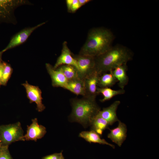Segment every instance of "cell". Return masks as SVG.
<instances>
[{
    "label": "cell",
    "mask_w": 159,
    "mask_h": 159,
    "mask_svg": "<svg viewBox=\"0 0 159 159\" xmlns=\"http://www.w3.org/2000/svg\"><path fill=\"white\" fill-rule=\"evenodd\" d=\"M32 4L26 0H0V21L16 23L14 14L15 10L19 6Z\"/></svg>",
    "instance_id": "5"
},
{
    "label": "cell",
    "mask_w": 159,
    "mask_h": 159,
    "mask_svg": "<svg viewBox=\"0 0 159 159\" xmlns=\"http://www.w3.org/2000/svg\"><path fill=\"white\" fill-rule=\"evenodd\" d=\"M25 88L27 97L30 103L35 102L37 105V109L39 112H41L45 108L42 102V91L38 86L31 85L27 81L22 84Z\"/></svg>",
    "instance_id": "9"
},
{
    "label": "cell",
    "mask_w": 159,
    "mask_h": 159,
    "mask_svg": "<svg viewBox=\"0 0 159 159\" xmlns=\"http://www.w3.org/2000/svg\"><path fill=\"white\" fill-rule=\"evenodd\" d=\"M0 159H13L8 149V146H3L0 153Z\"/></svg>",
    "instance_id": "23"
},
{
    "label": "cell",
    "mask_w": 159,
    "mask_h": 159,
    "mask_svg": "<svg viewBox=\"0 0 159 159\" xmlns=\"http://www.w3.org/2000/svg\"><path fill=\"white\" fill-rule=\"evenodd\" d=\"M90 126L91 130H93L100 136L106 129H109L110 125L108 122L98 114L92 119Z\"/></svg>",
    "instance_id": "18"
},
{
    "label": "cell",
    "mask_w": 159,
    "mask_h": 159,
    "mask_svg": "<svg viewBox=\"0 0 159 159\" xmlns=\"http://www.w3.org/2000/svg\"><path fill=\"white\" fill-rule=\"evenodd\" d=\"M45 24V22H44L34 26L26 28L21 30L12 37L8 45L2 51L4 52L23 43L35 30Z\"/></svg>",
    "instance_id": "7"
},
{
    "label": "cell",
    "mask_w": 159,
    "mask_h": 159,
    "mask_svg": "<svg viewBox=\"0 0 159 159\" xmlns=\"http://www.w3.org/2000/svg\"><path fill=\"white\" fill-rule=\"evenodd\" d=\"M3 146H2L0 144V153L2 149Z\"/></svg>",
    "instance_id": "30"
},
{
    "label": "cell",
    "mask_w": 159,
    "mask_h": 159,
    "mask_svg": "<svg viewBox=\"0 0 159 159\" xmlns=\"http://www.w3.org/2000/svg\"><path fill=\"white\" fill-rule=\"evenodd\" d=\"M47 132L45 127L38 124L37 119L32 120V123L27 126L26 134L24 135L21 141L34 140L36 141L37 140L43 138Z\"/></svg>",
    "instance_id": "8"
},
{
    "label": "cell",
    "mask_w": 159,
    "mask_h": 159,
    "mask_svg": "<svg viewBox=\"0 0 159 159\" xmlns=\"http://www.w3.org/2000/svg\"><path fill=\"white\" fill-rule=\"evenodd\" d=\"M58 67L68 81L79 78L78 71L75 67L71 65H64Z\"/></svg>",
    "instance_id": "21"
},
{
    "label": "cell",
    "mask_w": 159,
    "mask_h": 159,
    "mask_svg": "<svg viewBox=\"0 0 159 159\" xmlns=\"http://www.w3.org/2000/svg\"><path fill=\"white\" fill-rule=\"evenodd\" d=\"M127 64H125L116 67L111 71L118 82V85L120 89H124L129 82V79L127 73Z\"/></svg>",
    "instance_id": "15"
},
{
    "label": "cell",
    "mask_w": 159,
    "mask_h": 159,
    "mask_svg": "<svg viewBox=\"0 0 159 159\" xmlns=\"http://www.w3.org/2000/svg\"><path fill=\"white\" fill-rule=\"evenodd\" d=\"M62 151L60 153L54 154L46 156L42 159H59L63 156Z\"/></svg>",
    "instance_id": "24"
},
{
    "label": "cell",
    "mask_w": 159,
    "mask_h": 159,
    "mask_svg": "<svg viewBox=\"0 0 159 159\" xmlns=\"http://www.w3.org/2000/svg\"><path fill=\"white\" fill-rule=\"evenodd\" d=\"M23 133L19 122L0 125V144L2 146H9L12 143L21 141Z\"/></svg>",
    "instance_id": "4"
},
{
    "label": "cell",
    "mask_w": 159,
    "mask_h": 159,
    "mask_svg": "<svg viewBox=\"0 0 159 159\" xmlns=\"http://www.w3.org/2000/svg\"><path fill=\"white\" fill-rule=\"evenodd\" d=\"M95 99L87 97L72 99V110L70 116L72 121L79 122L85 127L90 125L92 118L100 110Z\"/></svg>",
    "instance_id": "3"
},
{
    "label": "cell",
    "mask_w": 159,
    "mask_h": 159,
    "mask_svg": "<svg viewBox=\"0 0 159 159\" xmlns=\"http://www.w3.org/2000/svg\"><path fill=\"white\" fill-rule=\"evenodd\" d=\"M73 1V0H67L66 1L67 10L69 12H71V8Z\"/></svg>",
    "instance_id": "27"
},
{
    "label": "cell",
    "mask_w": 159,
    "mask_h": 159,
    "mask_svg": "<svg viewBox=\"0 0 159 159\" xmlns=\"http://www.w3.org/2000/svg\"><path fill=\"white\" fill-rule=\"evenodd\" d=\"M133 56L132 51L125 46H112L104 53L95 57L96 70L100 75L110 72L119 66L127 64Z\"/></svg>",
    "instance_id": "1"
},
{
    "label": "cell",
    "mask_w": 159,
    "mask_h": 159,
    "mask_svg": "<svg viewBox=\"0 0 159 159\" xmlns=\"http://www.w3.org/2000/svg\"><path fill=\"white\" fill-rule=\"evenodd\" d=\"M59 159H65L63 156V155Z\"/></svg>",
    "instance_id": "31"
},
{
    "label": "cell",
    "mask_w": 159,
    "mask_h": 159,
    "mask_svg": "<svg viewBox=\"0 0 159 159\" xmlns=\"http://www.w3.org/2000/svg\"><path fill=\"white\" fill-rule=\"evenodd\" d=\"M13 69L10 65L5 62L1 83V85H5L10 78Z\"/></svg>",
    "instance_id": "22"
},
{
    "label": "cell",
    "mask_w": 159,
    "mask_h": 159,
    "mask_svg": "<svg viewBox=\"0 0 159 159\" xmlns=\"http://www.w3.org/2000/svg\"><path fill=\"white\" fill-rule=\"evenodd\" d=\"M114 39V36L110 30L101 28H94L89 32L79 54L97 57L112 47Z\"/></svg>",
    "instance_id": "2"
},
{
    "label": "cell",
    "mask_w": 159,
    "mask_h": 159,
    "mask_svg": "<svg viewBox=\"0 0 159 159\" xmlns=\"http://www.w3.org/2000/svg\"><path fill=\"white\" fill-rule=\"evenodd\" d=\"M46 67L51 78L52 86L61 87L65 89L68 80L60 69L59 67L54 69L49 63L46 64Z\"/></svg>",
    "instance_id": "11"
},
{
    "label": "cell",
    "mask_w": 159,
    "mask_h": 159,
    "mask_svg": "<svg viewBox=\"0 0 159 159\" xmlns=\"http://www.w3.org/2000/svg\"><path fill=\"white\" fill-rule=\"evenodd\" d=\"M81 6L78 0H73L71 8V12L73 13L75 12Z\"/></svg>",
    "instance_id": "25"
},
{
    "label": "cell",
    "mask_w": 159,
    "mask_h": 159,
    "mask_svg": "<svg viewBox=\"0 0 159 159\" xmlns=\"http://www.w3.org/2000/svg\"><path fill=\"white\" fill-rule=\"evenodd\" d=\"M73 56L77 63L78 76L80 79L84 80L96 70L95 57L79 54Z\"/></svg>",
    "instance_id": "6"
},
{
    "label": "cell",
    "mask_w": 159,
    "mask_h": 159,
    "mask_svg": "<svg viewBox=\"0 0 159 159\" xmlns=\"http://www.w3.org/2000/svg\"><path fill=\"white\" fill-rule=\"evenodd\" d=\"M100 75L96 70L84 79L86 92L85 97L96 98L98 95L97 89Z\"/></svg>",
    "instance_id": "13"
},
{
    "label": "cell",
    "mask_w": 159,
    "mask_h": 159,
    "mask_svg": "<svg viewBox=\"0 0 159 159\" xmlns=\"http://www.w3.org/2000/svg\"><path fill=\"white\" fill-rule=\"evenodd\" d=\"M0 145H1L0 144Z\"/></svg>",
    "instance_id": "32"
},
{
    "label": "cell",
    "mask_w": 159,
    "mask_h": 159,
    "mask_svg": "<svg viewBox=\"0 0 159 159\" xmlns=\"http://www.w3.org/2000/svg\"><path fill=\"white\" fill-rule=\"evenodd\" d=\"M120 104V102L119 100L115 101L108 107L104 108L102 110H100L98 114L105 120L109 125H112L119 120L116 112Z\"/></svg>",
    "instance_id": "14"
},
{
    "label": "cell",
    "mask_w": 159,
    "mask_h": 159,
    "mask_svg": "<svg viewBox=\"0 0 159 159\" xmlns=\"http://www.w3.org/2000/svg\"><path fill=\"white\" fill-rule=\"evenodd\" d=\"M118 125L116 127L110 129V132L107 137L119 147H121L125 140L127 130L126 125L120 120L118 121Z\"/></svg>",
    "instance_id": "10"
},
{
    "label": "cell",
    "mask_w": 159,
    "mask_h": 159,
    "mask_svg": "<svg viewBox=\"0 0 159 159\" xmlns=\"http://www.w3.org/2000/svg\"><path fill=\"white\" fill-rule=\"evenodd\" d=\"M65 89L77 95H86L84 80L79 78L68 80Z\"/></svg>",
    "instance_id": "16"
},
{
    "label": "cell",
    "mask_w": 159,
    "mask_h": 159,
    "mask_svg": "<svg viewBox=\"0 0 159 159\" xmlns=\"http://www.w3.org/2000/svg\"><path fill=\"white\" fill-rule=\"evenodd\" d=\"M97 92L98 95L101 94L103 95V98L100 101L101 102H104L110 100L116 95L124 94L125 90L124 89L116 90L112 89L110 87L100 88L98 87Z\"/></svg>",
    "instance_id": "19"
},
{
    "label": "cell",
    "mask_w": 159,
    "mask_h": 159,
    "mask_svg": "<svg viewBox=\"0 0 159 159\" xmlns=\"http://www.w3.org/2000/svg\"><path fill=\"white\" fill-rule=\"evenodd\" d=\"M117 82L111 71L106 72L100 75L98 87L100 88L110 87Z\"/></svg>",
    "instance_id": "20"
},
{
    "label": "cell",
    "mask_w": 159,
    "mask_h": 159,
    "mask_svg": "<svg viewBox=\"0 0 159 159\" xmlns=\"http://www.w3.org/2000/svg\"><path fill=\"white\" fill-rule=\"evenodd\" d=\"M3 52L1 51L0 52V62H2L1 57Z\"/></svg>",
    "instance_id": "29"
},
{
    "label": "cell",
    "mask_w": 159,
    "mask_h": 159,
    "mask_svg": "<svg viewBox=\"0 0 159 159\" xmlns=\"http://www.w3.org/2000/svg\"><path fill=\"white\" fill-rule=\"evenodd\" d=\"M79 136L90 143H98L100 144L108 145L113 148H115L114 145L108 143L105 139H102L100 136L93 130L90 131H84L81 132Z\"/></svg>",
    "instance_id": "17"
},
{
    "label": "cell",
    "mask_w": 159,
    "mask_h": 159,
    "mask_svg": "<svg viewBox=\"0 0 159 159\" xmlns=\"http://www.w3.org/2000/svg\"><path fill=\"white\" fill-rule=\"evenodd\" d=\"M81 6L88 3L91 1L90 0H78Z\"/></svg>",
    "instance_id": "28"
},
{
    "label": "cell",
    "mask_w": 159,
    "mask_h": 159,
    "mask_svg": "<svg viewBox=\"0 0 159 159\" xmlns=\"http://www.w3.org/2000/svg\"><path fill=\"white\" fill-rule=\"evenodd\" d=\"M69 65L75 67L78 70V67L76 60L71 52L67 45L64 42L62 45L61 53L58 58L53 68L56 69L61 66Z\"/></svg>",
    "instance_id": "12"
},
{
    "label": "cell",
    "mask_w": 159,
    "mask_h": 159,
    "mask_svg": "<svg viewBox=\"0 0 159 159\" xmlns=\"http://www.w3.org/2000/svg\"><path fill=\"white\" fill-rule=\"evenodd\" d=\"M5 62H0V85H1V82L2 75Z\"/></svg>",
    "instance_id": "26"
}]
</instances>
